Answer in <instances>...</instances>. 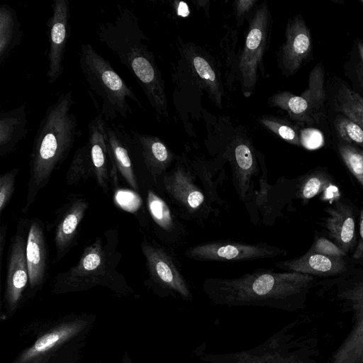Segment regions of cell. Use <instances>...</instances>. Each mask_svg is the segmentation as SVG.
Instances as JSON below:
<instances>
[{
    "label": "cell",
    "mask_w": 363,
    "mask_h": 363,
    "mask_svg": "<svg viewBox=\"0 0 363 363\" xmlns=\"http://www.w3.org/2000/svg\"><path fill=\"white\" fill-rule=\"evenodd\" d=\"M325 100V72L318 64L310 72L308 87L301 95L278 91L268 98L267 104L285 111L294 121L313 124L322 118Z\"/></svg>",
    "instance_id": "10"
},
{
    "label": "cell",
    "mask_w": 363,
    "mask_h": 363,
    "mask_svg": "<svg viewBox=\"0 0 363 363\" xmlns=\"http://www.w3.org/2000/svg\"><path fill=\"white\" fill-rule=\"evenodd\" d=\"M186 60L197 82L211 100L222 106L223 88L217 68L207 54L195 45H187L184 51Z\"/></svg>",
    "instance_id": "23"
},
{
    "label": "cell",
    "mask_w": 363,
    "mask_h": 363,
    "mask_svg": "<svg viewBox=\"0 0 363 363\" xmlns=\"http://www.w3.org/2000/svg\"><path fill=\"white\" fill-rule=\"evenodd\" d=\"M96 34L135 78L157 118H168L164 82L153 53L143 43L147 37L135 13L120 9L114 20L99 24Z\"/></svg>",
    "instance_id": "2"
},
{
    "label": "cell",
    "mask_w": 363,
    "mask_h": 363,
    "mask_svg": "<svg viewBox=\"0 0 363 363\" xmlns=\"http://www.w3.org/2000/svg\"><path fill=\"white\" fill-rule=\"evenodd\" d=\"M331 184L326 173L316 171L304 175L297 185L295 197L306 202L325 191Z\"/></svg>",
    "instance_id": "30"
},
{
    "label": "cell",
    "mask_w": 363,
    "mask_h": 363,
    "mask_svg": "<svg viewBox=\"0 0 363 363\" xmlns=\"http://www.w3.org/2000/svg\"><path fill=\"white\" fill-rule=\"evenodd\" d=\"M106 124L101 114H97L88 123V142L89 156L94 172V179L104 193L110 189L111 172L106 139Z\"/></svg>",
    "instance_id": "20"
},
{
    "label": "cell",
    "mask_w": 363,
    "mask_h": 363,
    "mask_svg": "<svg viewBox=\"0 0 363 363\" xmlns=\"http://www.w3.org/2000/svg\"><path fill=\"white\" fill-rule=\"evenodd\" d=\"M359 52L360 55L361 60L363 62V43H359L358 44Z\"/></svg>",
    "instance_id": "42"
},
{
    "label": "cell",
    "mask_w": 363,
    "mask_h": 363,
    "mask_svg": "<svg viewBox=\"0 0 363 363\" xmlns=\"http://www.w3.org/2000/svg\"><path fill=\"white\" fill-rule=\"evenodd\" d=\"M257 121L262 126L286 142L301 146L300 131L286 120L272 115H262L257 118Z\"/></svg>",
    "instance_id": "31"
},
{
    "label": "cell",
    "mask_w": 363,
    "mask_h": 363,
    "mask_svg": "<svg viewBox=\"0 0 363 363\" xmlns=\"http://www.w3.org/2000/svg\"><path fill=\"white\" fill-rule=\"evenodd\" d=\"M301 145L309 150L319 148L324 144L323 133L315 128H305L300 130Z\"/></svg>",
    "instance_id": "36"
},
{
    "label": "cell",
    "mask_w": 363,
    "mask_h": 363,
    "mask_svg": "<svg viewBox=\"0 0 363 363\" xmlns=\"http://www.w3.org/2000/svg\"><path fill=\"white\" fill-rule=\"evenodd\" d=\"M146 204L153 232L159 242L173 249L183 245L188 232L171 203L155 191L148 189Z\"/></svg>",
    "instance_id": "16"
},
{
    "label": "cell",
    "mask_w": 363,
    "mask_h": 363,
    "mask_svg": "<svg viewBox=\"0 0 363 363\" xmlns=\"http://www.w3.org/2000/svg\"><path fill=\"white\" fill-rule=\"evenodd\" d=\"M272 18L267 2L262 3L249 20V27L238 63L241 90L245 97L253 92L262 69L270 40Z\"/></svg>",
    "instance_id": "9"
},
{
    "label": "cell",
    "mask_w": 363,
    "mask_h": 363,
    "mask_svg": "<svg viewBox=\"0 0 363 363\" xmlns=\"http://www.w3.org/2000/svg\"><path fill=\"white\" fill-rule=\"evenodd\" d=\"M79 64L97 113L107 123L119 116L128 118L132 113L128 99L142 107L132 87L91 44L81 43Z\"/></svg>",
    "instance_id": "6"
},
{
    "label": "cell",
    "mask_w": 363,
    "mask_h": 363,
    "mask_svg": "<svg viewBox=\"0 0 363 363\" xmlns=\"http://www.w3.org/2000/svg\"><path fill=\"white\" fill-rule=\"evenodd\" d=\"M23 30L17 11L7 4L0 6V65L10 57L20 45Z\"/></svg>",
    "instance_id": "27"
},
{
    "label": "cell",
    "mask_w": 363,
    "mask_h": 363,
    "mask_svg": "<svg viewBox=\"0 0 363 363\" xmlns=\"http://www.w3.org/2000/svg\"><path fill=\"white\" fill-rule=\"evenodd\" d=\"M275 266L286 272L311 276H334L346 272L348 269L345 258L326 256L311 249L298 257L277 262Z\"/></svg>",
    "instance_id": "24"
},
{
    "label": "cell",
    "mask_w": 363,
    "mask_h": 363,
    "mask_svg": "<svg viewBox=\"0 0 363 363\" xmlns=\"http://www.w3.org/2000/svg\"><path fill=\"white\" fill-rule=\"evenodd\" d=\"M285 38L278 56L279 65L284 73L290 75L300 69L313 50L311 32L301 15L288 21Z\"/></svg>",
    "instance_id": "18"
},
{
    "label": "cell",
    "mask_w": 363,
    "mask_h": 363,
    "mask_svg": "<svg viewBox=\"0 0 363 363\" xmlns=\"http://www.w3.org/2000/svg\"><path fill=\"white\" fill-rule=\"evenodd\" d=\"M18 169L13 168L0 176V213H2L13 194Z\"/></svg>",
    "instance_id": "34"
},
{
    "label": "cell",
    "mask_w": 363,
    "mask_h": 363,
    "mask_svg": "<svg viewBox=\"0 0 363 363\" xmlns=\"http://www.w3.org/2000/svg\"><path fill=\"white\" fill-rule=\"evenodd\" d=\"M49 84H54L63 74L65 53L70 35V7L69 0H55L52 15L47 21Z\"/></svg>",
    "instance_id": "15"
},
{
    "label": "cell",
    "mask_w": 363,
    "mask_h": 363,
    "mask_svg": "<svg viewBox=\"0 0 363 363\" xmlns=\"http://www.w3.org/2000/svg\"><path fill=\"white\" fill-rule=\"evenodd\" d=\"M29 289L34 295L41 289L48 276V247L43 223L38 218L29 221L26 242Z\"/></svg>",
    "instance_id": "19"
},
{
    "label": "cell",
    "mask_w": 363,
    "mask_h": 363,
    "mask_svg": "<svg viewBox=\"0 0 363 363\" xmlns=\"http://www.w3.org/2000/svg\"><path fill=\"white\" fill-rule=\"evenodd\" d=\"M95 319L72 313L46 323L12 363H77Z\"/></svg>",
    "instance_id": "5"
},
{
    "label": "cell",
    "mask_w": 363,
    "mask_h": 363,
    "mask_svg": "<svg viewBox=\"0 0 363 363\" xmlns=\"http://www.w3.org/2000/svg\"><path fill=\"white\" fill-rule=\"evenodd\" d=\"M310 249L329 257L345 258L346 256V254L335 243L324 237L318 238Z\"/></svg>",
    "instance_id": "35"
},
{
    "label": "cell",
    "mask_w": 363,
    "mask_h": 363,
    "mask_svg": "<svg viewBox=\"0 0 363 363\" xmlns=\"http://www.w3.org/2000/svg\"><path fill=\"white\" fill-rule=\"evenodd\" d=\"M130 133L153 182L160 187L162 177L175 160L174 154L157 136L134 130Z\"/></svg>",
    "instance_id": "22"
},
{
    "label": "cell",
    "mask_w": 363,
    "mask_h": 363,
    "mask_svg": "<svg viewBox=\"0 0 363 363\" xmlns=\"http://www.w3.org/2000/svg\"><path fill=\"white\" fill-rule=\"evenodd\" d=\"M94 178V172L87 144L79 147L74 154L65 175L68 185H76L81 181Z\"/></svg>",
    "instance_id": "29"
},
{
    "label": "cell",
    "mask_w": 363,
    "mask_h": 363,
    "mask_svg": "<svg viewBox=\"0 0 363 363\" xmlns=\"http://www.w3.org/2000/svg\"><path fill=\"white\" fill-rule=\"evenodd\" d=\"M29 221L21 219L11 239L7 259L4 303L6 314L12 316L23 303L24 292L29 286L26 259V242Z\"/></svg>",
    "instance_id": "13"
},
{
    "label": "cell",
    "mask_w": 363,
    "mask_h": 363,
    "mask_svg": "<svg viewBox=\"0 0 363 363\" xmlns=\"http://www.w3.org/2000/svg\"><path fill=\"white\" fill-rule=\"evenodd\" d=\"M338 151L347 169L363 186V150L348 143H340Z\"/></svg>",
    "instance_id": "32"
},
{
    "label": "cell",
    "mask_w": 363,
    "mask_h": 363,
    "mask_svg": "<svg viewBox=\"0 0 363 363\" xmlns=\"http://www.w3.org/2000/svg\"><path fill=\"white\" fill-rule=\"evenodd\" d=\"M122 362L123 363H133L127 352H125Z\"/></svg>",
    "instance_id": "41"
},
{
    "label": "cell",
    "mask_w": 363,
    "mask_h": 363,
    "mask_svg": "<svg viewBox=\"0 0 363 363\" xmlns=\"http://www.w3.org/2000/svg\"><path fill=\"white\" fill-rule=\"evenodd\" d=\"M313 280V276L306 274L257 269L235 278L206 279L202 289L220 306L287 309Z\"/></svg>",
    "instance_id": "1"
},
{
    "label": "cell",
    "mask_w": 363,
    "mask_h": 363,
    "mask_svg": "<svg viewBox=\"0 0 363 363\" xmlns=\"http://www.w3.org/2000/svg\"><path fill=\"white\" fill-rule=\"evenodd\" d=\"M359 236L358 242L352 255V258L357 260L363 259V208L359 215Z\"/></svg>",
    "instance_id": "38"
},
{
    "label": "cell",
    "mask_w": 363,
    "mask_h": 363,
    "mask_svg": "<svg viewBox=\"0 0 363 363\" xmlns=\"http://www.w3.org/2000/svg\"><path fill=\"white\" fill-rule=\"evenodd\" d=\"M8 226L7 225H2L0 228V264L2 265V259L6 245V239L7 235Z\"/></svg>",
    "instance_id": "39"
},
{
    "label": "cell",
    "mask_w": 363,
    "mask_h": 363,
    "mask_svg": "<svg viewBox=\"0 0 363 363\" xmlns=\"http://www.w3.org/2000/svg\"><path fill=\"white\" fill-rule=\"evenodd\" d=\"M286 340L283 330L249 350L226 353H207L201 345L193 353L204 363H291V357L288 354Z\"/></svg>",
    "instance_id": "14"
},
{
    "label": "cell",
    "mask_w": 363,
    "mask_h": 363,
    "mask_svg": "<svg viewBox=\"0 0 363 363\" xmlns=\"http://www.w3.org/2000/svg\"><path fill=\"white\" fill-rule=\"evenodd\" d=\"M325 227L335 244L347 255L356 244V226L352 207L336 202L325 209Z\"/></svg>",
    "instance_id": "25"
},
{
    "label": "cell",
    "mask_w": 363,
    "mask_h": 363,
    "mask_svg": "<svg viewBox=\"0 0 363 363\" xmlns=\"http://www.w3.org/2000/svg\"><path fill=\"white\" fill-rule=\"evenodd\" d=\"M222 156L230 163L233 183L240 199L246 205L253 201L255 179L259 174L258 152L247 134L236 131L224 145Z\"/></svg>",
    "instance_id": "11"
},
{
    "label": "cell",
    "mask_w": 363,
    "mask_h": 363,
    "mask_svg": "<svg viewBox=\"0 0 363 363\" xmlns=\"http://www.w3.org/2000/svg\"><path fill=\"white\" fill-rule=\"evenodd\" d=\"M335 109L363 128V98L359 94L342 86L335 97Z\"/></svg>",
    "instance_id": "28"
},
{
    "label": "cell",
    "mask_w": 363,
    "mask_h": 363,
    "mask_svg": "<svg viewBox=\"0 0 363 363\" xmlns=\"http://www.w3.org/2000/svg\"><path fill=\"white\" fill-rule=\"evenodd\" d=\"M178 6H177V11L179 16L185 17L189 14V10L188 6L186 3L184 2H177Z\"/></svg>",
    "instance_id": "40"
},
{
    "label": "cell",
    "mask_w": 363,
    "mask_h": 363,
    "mask_svg": "<svg viewBox=\"0 0 363 363\" xmlns=\"http://www.w3.org/2000/svg\"><path fill=\"white\" fill-rule=\"evenodd\" d=\"M106 139L111 169H116L134 191H138V179L131 158L134 146L132 135L122 126L107 123Z\"/></svg>",
    "instance_id": "21"
},
{
    "label": "cell",
    "mask_w": 363,
    "mask_h": 363,
    "mask_svg": "<svg viewBox=\"0 0 363 363\" xmlns=\"http://www.w3.org/2000/svg\"><path fill=\"white\" fill-rule=\"evenodd\" d=\"M119 235L116 228L105 230L84 245L77 262L53 279L52 291L55 294L82 291L104 286L118 295L133 293L125 277L117 267L122 254L118 249Z\"/></svg>",
    "instance_id": "4"
},
{
    "label": "cell",
    "mask_w": 363,
    "mask_h": 363,
    "mask_svg": "<svg viewBox=\"0 0 363 363\" xmlns=\"http://www.w3.org/2000/svg\"><path fill=\"white\" fill-rule=\"evenodd\" d=\"M140 248L148 275L146 286L160 298L192 301V291L173 248L146 235L140 242Z\"/></svg>",
    "instance_id": "8"
},
{
    "label": "cell",
    "mask_w": 363,
    "mask_h": 363,
    "mask_svg": "<svg viewBox=\"0 0 363 363\" xmlns=\"http://www.w3.org/2000/svg\"><path fill=\"white\" fill-rule=\"evenodd\" d=\"M335 125L339 136L346 143H354L363 150V128L360 125L345 116H338Z\"/></svg>",
    "instance_id": "33"
},
{
    "label": "cell",
    "mask_w": 363,
    "mask_h": 363,
    "mask_svg": "<svg viewBox=\"0 0 363 363\" xmlns=\"http://www.w3.org/2000/svg\"><path fill=\"white\" fill-rule=\"evenodd\" d=\"M257 4L255 0H238L234 2L235 13L238 26H242L247 13Z\"/></svg>",
    "instance_id": "37"
},
{
    "label": "cell",
    "mask_w": 363,
    "mask_h": 363,
    "mask_svg": "<svg viewBox=\"0 0 363 363\" xmlns=\"http://www.w3.org/2000/svg\"><path fill=\"white\" fill-rule=\"evenodd\" d=\"M361 2L363 4V0H362V1H361Z\"/></svg>",
    "instance_id": "43"
},
{
    "label": "cell",
    "mask_w": 363,
    "mask_h": 363,
    "mask_svg": "<svg viewBox=\"0 0 363 363\" xmlns=\"http://www.w3.org/2000/svg\"><path fill=\"white\" fill-rule=\"evenodd\" d=\"M197 179L189 161L177 158L162 177L160 188L182 219L201 225L218 211Z\"/></svg>",
    "instance_id": "7"
},
{
    "label": "cell",
    "mask_w": 363,
    "mask_h": 363,
    "mask_svg": "<svg viewBox=\"0 0 363 363\" xmlns=\"http://www.w3.org/2000/svg\"><path fill=\"white\" fill-rule=\"evenodd\" d=\"M287 252L266 242L247 243L218 240L189 247L184 255L200 262H245L285 256Z\"/></svg>",
    "instance_id": "12"
},
{
    "label": "cell",
    "mask_w": 363,
    "mask_h": 363,
    "mask_svg": "<svg viewBox=\"0 0 363 363\" xmlns=\"http://www.w3.org/2000/svg\"><path fill=\"white\" fill-rule=\"evenodd\" d=\"M88 206L86 199L74 196L58 209L54 223L55 257L53 263L62 259L77 245Z\"/></svg>",
    "instance_id": "17"
},
{
    "label": "cell",
    "mask_w": 363,
    "mask_h": 363,
    "mask_svg": "<svg viewBox=\"0 0 363 363\" xmlns=\"http://www.w3.org/2000/svg\"><path fill=\"white\" fill-rule=\"evenodd\" d=\"M74 103L72 90L61 94L48 107L40 122L30 155L24 213L29 210L74 146L77 135V119L72 111Z\"/></svg>",
    "instance_id": "3"
},
{
    "label": "cell",
    "mask_w": 363,
    "mask_h": 363,
    "mask_svg": "<svg viewBox=\"0 0 363 363\" xmlns=\"http://www.w3.org/2000/svg\"><path fill=\"white\" fill-rule=\"evenodd\" d=\"M28 120L26 104L0 113V155L13 152L27 136Z\"/></svg>",
    "instance_id": "26"
}]
</instances>
